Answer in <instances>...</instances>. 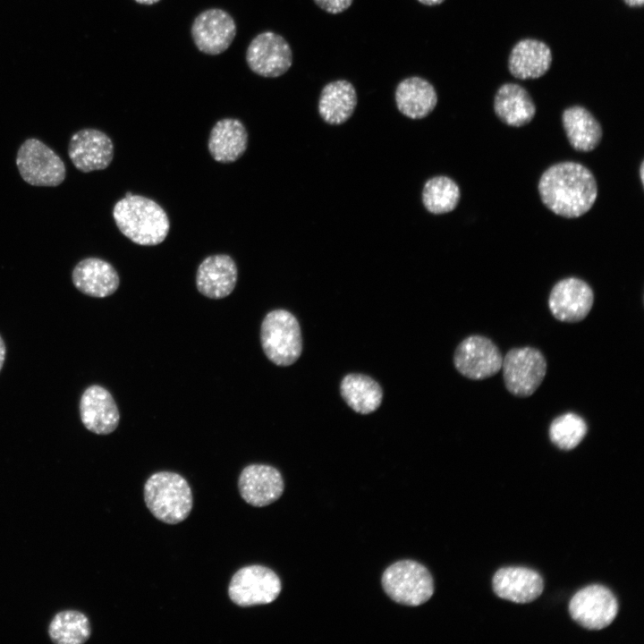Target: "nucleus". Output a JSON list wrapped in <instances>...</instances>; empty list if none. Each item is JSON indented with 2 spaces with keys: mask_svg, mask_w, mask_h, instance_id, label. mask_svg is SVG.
<instances>
[{
  "mask_svg": "<svg viewBox=\"0 0 644 644\" xmlns=\"http://www.w3.org/2000/svg\"><path fill=\"white\" fill-rule=\"evenodd\" d=\"M242 499L252 506H266L276 501L284 492V480L275 468L267 464H250L241 472L238 481Z\"/></svg>",
  "mask_w": 644,
  "mask_h": 644,
  "instance_id": "nucleus-15",
  "label": "nucleus"
},
{
  "mask_svg": "<svg viewBox=\"0 0 644 644\" xmlns=\"http://www.w3.org/2000/svg\"><path fill=\"white\" fill-rule=\"evenodd\" d=\"M68 155L73 165L83 173L106 169L114 157V144L105 132L82 129L70 139Z\"/></svg>",
  "mask_w": 644,
  "mask_h": 644,
  "instance_id": "nucleus-14",
  "label": "nucleus"
},
{
  "mask_svg": "<svg viewBox=\"0 0 644 644\" xmlns=\"http://www.w3.org/2000/svg\"><path fill=\"white\" fill-rule=\"evenodd\" d=\"M543 589L542 577L528 568H502L493 578V589L496 595L514 603L532 602L541 595Z\"/></svg>",
  "mask_w": 644,
  "mask_h": 644,
  "instance_id": "nucleus-18",
  "label": "nucleus"
},
{
  "mask_svg": "<svg viewBox=\"0 0 644 644\" xmlns=\"http://www.w3.org/2000/svg\"><path fill=\"white\" fill-rule=\"evenodd\" d=\"M453 360L461 375L471 380H483L501 370L503 355L490 338L472 335L457 345Z\"/></svg>",
  "mask_w": 644,
  "mask_h": 644,
  "instance_id": "nucleus-8",
  "label": "nucleus"
},
{
  "mask_svg": "<svg viewBox=\"0 0 644 644\" xmlns=\"http://www.w3.org/2000/svg\"><path fill=\"white\" fill-rule=\"evenodd\" d=\"M72 280L80 292L95 297L112 295L120 284L119 275L107 261L98 258H86L73 268Z\"/></svg>",
  "mask_w": 644,
  "mask_h": 644,
  "instance_id": "nucleus-19",
  "label": "nucleus"
},
{
  "mask_svg": "<svg viewBox=\"0 0 644 644\" xmlns=\"http://www.w3.org/2000/svg\"><path fill=\"white\" fill-rule=\"evenodd\" d=\"M191 36L198 49L216 55L225 52L236 36L233 18L225 10L211 8L201 12L193 21Z\"/></svg>",
  "mask_w": 644,
  "mask_h": 644,
  "instance_id": "nucleus-13",
  "label": "nucleus"
},
{
  "mask_svg": "<svg viewBox=\"0 0 644 644\" xmlns=\"http://www.w3.org/2000/svg\"><path fill=\"white\" fill-rule=\"evenodd\" d=\"M623 2L631 7H641L644 0H623Z\"/></svg>",
  "mask_w": 644,
  "mask_h": 644,
  "instance_id": "nucleus-33",
  "label": "nucleus"
},
{
  "mask_svg": "<svg viewBox=\"0 0 644 644\" xmlns=\"http://www.w3.org/2000/svg\"><path fill=\"white\" fill-rule=\"evenodd\" d=\"M282 585L271 569L262 565H249L238 570L229 583L228 595L240 606L266 605L279 596Z\"/></svg>",
  "mask_w": 644,
  "mask_h": 644,
  "instance_id": "nucleus-9",
  "label": "nucleus"
},
{
  "mask_svg": "<svg viewBox=\"0 0 644 644\" xmlns=\"http://www.w3.org/2000/svg\"><path fill=\"white\" fill-rule=\"evenodd\" d=\"M247 146V130L237 119H221L211 129L208 147L210 155L217 162H235L244 154Z\"/></svg>",
  "mask_w": 644,
  "mask_h": 644,
  "instance_id": "nucleus-22",
  "label": "nucleus"
},
{
  "mask_svg": "<svg viewBox=\"0 0 644 644\" xmlns=\"http://www.w3.org/2000/svg\"><path fill=\"white\" fill-rule=\"evenodd\" d=\"M594 292L589 284L578 277L558 281L548 296V308L553 317L565 323H578L587 318L594 304Z\"/></svg>",
  "mask_w": 644,
  "mask_h": 644,
  "instance_id": "nucleus-12",
  "label": "nucleus"
},
{
  "mask_svg": "<svg viewBox=\"0 0 644 644\" xmlns=\"http://www.w3.org/2000/svg\"><path fill=\"white\" fill-rule=\"evenodd\" d=\"M345 402L356 412L369 414L379 408L383 399L380 385L369 376L348 374L340 385Z\"/></svg>",
  "mask_w": 644,
  "mask_h": 644,
  "instance_id": "nucleus-26",
  "label": "nucleus"
},
{
  "mask_svg": "<svg viewBox=\"0 0 644 644\" xmlns=\"http://www.w3.org/2000/svg\"><path fill=\"white\" fill-rule=\"evenodd\" d=\"M91 634L88 617L74 610L56 614L48 626V635L56 644H82Z\"/></svg>",
  "mask_w": 644,
  "mask_h": 644,
  "instance_id": "nucleus-27",
  "label": "nucleus"
},
{
  "mask_svg": "<svg viewBox=\"0 0 644 644\" xmlns=\"http://www.w3.org/2000/svg\"><path fill=\"white\" fill-rule=\"evenodd\" d=\"M394 98L401 114L414 120L428 116L437 104L435 87L419 76H411L401 80L396 86Z\"/></svg>",
  "mask_w": 644,
  "mask_h": 644,
  "instance_id": "nucleus-21",
  "label": "nucleus"
},
{
  "mask_svg": "<svg viewBox=\"0 0 644 644\" xmlns=\"http://www.w3.org/2000/svg\"><path fill=\"white\" fill-rule=\"evenodd\" d=\"M461 191L450 177L437 175L428 179L422 190V202L426 209L435 215L453 211L458 205Z\"/></svg>",
  "mask_w": 644,
  "mask_h": 644,
  "instance_id": "nucleus-28",
  "label": "nucleus"
},
{
  "mask_svg": "<svg viewBox=\"0 0 644 644\" xmlns=\"http://www.w3.org/2000/svg\"><path fill=\"white\" fill-rule=\"evenodd\" d=\"M323 11L331 14H338L351 7L353 0H313Z\"/></svg>",
  "mask_w": 644,
  "mask_h": 644,
  "instance_id": "nucleus-30",
  "label": "nucleus"
},
{
  "mask_svg": "<svg viewBox=\"0 0 644 644\" xmlns=\"http://www.w3.org/2000/svg\"><path fill=\"white\" fill-rule=\"evenodd\" d=\"M144 499L150 513L168 524L184 521L192 508L190 485L183 477L171 471L156 472L148 479Z\"/></svg>",
  "mask_w": 644,
  "mask_h": 644,
  "instance_id": "nucleus-3",
  "label": "nucleus"
},
{
  "mask_svg": "<svg viewBox=\"0 0 644 644\" xmlns=\"http://www.w3.org/2000/svg\"><path fill=\"white\" fill-rule=\"evenodd\" d=\"M5 354H6L5 343H4L2 336L0 335V371L4 363Z\"/></svg>",
  "mask_w": 644,
  "mask_h": 644,
  "instance_id": "nucleus-31",
  "label": "nucleus"
},
{
  "mask_svg": "<svg viewBox=\"0 0 644 644\" xmlns=\"http://www.w3.org/2000/svg\"><path fill=\"white\" fill-rule=\"evenodd\" d=\"M113 217L120 232L139 245L161 243L170 229L169 218L160 205L131 192L115 203Z\"/></svg>",
  "mask_w": 644,
  "mask_h": 644,
  "instance_id": "nucleus-2",
  "label": "nucleus"
},
{
  "mask_svg": "<svg viewBox=\"0 0 644 644\" xmlns=\"http://www.w3.org/2000/svg\"><path fill=\"white\" fill-rule=\"evenodd\" d=\"M135 1H136L137 3H139V4H148V5H149V4H156V3L159 2L160 0H135Z\"/></svg>",
  "mask_w": 644,
  "mask_h": 644,
  "instance_id": "nucleus-34",
  "label": "nucleus"
},
{
  "mask_svg": "<svg viewBox=\"0 0 644 644\" xmlns=\"http://www.w3.org/2000/svg\"><path fill=\"white\" fill-rule=\"evenodd\" d=\"M569 612L572 618L582 627L602 630L615 619L618 605L608 589L601 585H591L572 597Z\"/></svg>",
  "mask_w": 644,
  "mask_h": 644,
  "instance_id": "nucleus-11",
  "label": "nucleus"
},
{
  "mask_svg": "<svg viewBox=\"0 0 644 644\" xmlns=\"http://www.w3.org/2000/svg\"><path fill=\"white\" fill-rule=\"evenodd\" d=\"M587 433L588 425L585 419L572 411L555 417L548 429L550 441L564 451L578 446Z\"/></svg>",
  "mask_w": 644,
  "mask_h": 644,
  "instance_id": "nucleus-29",
  "label": "nucleus"
},
{
  "mask_svg": "<svg viewBox=\"0 0 644 644\" xmlns=\"http://www.w3.org/2000/svg\"><path fill=\"white\" fill-rule=\"evenodd\" d=\"M419 3L428 5V6H434L441 4L445 0H417Z\"/></svg>",
  "mask_w": 644,
  "mask_h": 644,
  "instance_id": "nucleus-32",
  "label": "nucleus"
},
{
  "mask_svg": "<svg viewBox=\"0 0 644 644\" xmlns=\"http://www.w3.org/2000/svg\"><path fill=\"white\" fill-rule=\"evenodd\" d=\"M562 123L570 145L578 151L596 148L602 139V127L595 116L581 106L566 108Z\"/></svg>",
  "mask_w": 644,
  "mask_h": 644,
  "instance_id": "nucleus-25",
  "label": "nucleus"
},
{
  "mask_svg": "<svg viewBox=\"0 0 644 644\" xmlns=\"http://www.w3.org/2000/svg\"><path fill=\"white\" fill-rule=\"evenodd\" d=\"M382 586L394 601L411 606L424 604L434 593V582L428 570L411 560L390 565L382 576Z\"/></svg>",
  "mask_w": 644,
  "mask_h": 644,
  "instance_id": "nucleus-5",
  "label": "nucleus"
},
{
  "mask_svg": "<svg viewBox=\"0 0 644 644\" xmlns=\"http://www.w3.org/2000/svg\"><path fill=\"white\" fill-rule=\"evenodd\" d=\"M538 190L543 204L553 213L576 218L587 213L597 197V184L586 166L564 161L549 166L540 176Z\"/></svg>",
  "mask_w": 644,
  "mask_h": 644,
  "instance_id": "nucleus-1",
  "label": "nucleus"
},
{
  "mask_svg": "<svg viewBox=\"0 0 644 644\" xmlns=\"http://www.w3.org/2000/svg\"><path fill=\"white\" fill-rule=\"evenodd\" d=\"M501 369L506 390L513 396L525 398L532 395L544 381L547 363L538 349L517 347L503 357Z\"/></svg>",
  "mask_w": 644,
  "mask_h": 644,
  "instance_id": "nucleus-6",
  "label": "nucleus"
},
{
  "mask_svg": "<svg viewBox=\"0 0 644 644\" xmlns=\"http://www.w3.org/2000/svg\"><path fill=\"white\" fill-rule=\"evenodd\" d=\"M80 415L84 427L97 435L112 433L120 420L119 410L112 394L98 385L84 390L80 400Z\"/></svg>",
  "mask_w": 644,
  "mask_h": 644,
  "instance_id": "nucleus-16",
  "label": "nucleus"
},
{
  "mask_svg": "<svg viewBox=\"0 0 644 644\" xmlns=\"http://www.w3.org/2000/svg\"><path fill=\"white\" fill-rule=\"evenodd\" d=\"M552 60L551 49L545 42L536 38H524L512 48L508 68L515 78L537 79L546 74Z\"/></svg>",
  "mask_w": 644,
  "mask_h": 644,
  "instance_id": "nucleus-20",
  "label": "nucleus"
},
{
  "mask_svg": "<svg viewBox=\"0 0 644 644\" xmlns=\"http://www.w3.org/2000/svg\"><path fill=\"white\" fill-rule=\"evenodd\" d=\"M237 282V267L228 255L207 257L199 266L196 274L198 291L210 299L228 296Z\"/></svg>",
  "mask_w": 644,
  "mask_h": 644,
  "instance_id": "nucleus-17",
  "label": "nucleus"
},
{
  "mask_svg": "<svg viewBox=\"0 0 644 644\" xmlns=\"http://www.w3.org/2000/svg\"><path fill=\"white\" fill-rule=\"evenodd\" d=\"M16 165L23 181L34 186H57L64 181L66 174L62 158L36 138L21 143L17 152Z\"/></svg>",
  "mask_w": 644,
  "mask_h": 644,
  "instance_id": "nucleus-7",
  "label": "nucleus"
},
{
  "mask_svg": "<svg viewBox=\"0 0 644 644\" xmlns=\"http://www.w3.org/2000/svg\"><path fill=\"white\" fill-rule=\"evenodd\" d=\"M246 62L249 68L256 74L266 78H276L291 68L292 47L283 36L273 31H263L249 44Z\"/></svg>",
  "mask_w": 644,
  "mask_h": 644,
  "instance_id": "nucleus-10",
  "label": "nucleus"
},
{
  "mask_svg": "<svg viewBox=\"0 0 644 644\" xmlns=\"http://www.w3.org/2000/svg\"><path fill=\"white\" fill-rule=\"evenodd\" d=\"M494 110L504 123L513 127L530 123L536 114V106L530 93L521 85L512 82L498 88L494 98Z\"/></svg>",
  "mask_w": 644,
  "mask_h": 644,
  "instance_id": "nucleus-23",
  "label": "nucleus"
},
{
  "mask_svg": "<svg viewBox=\"0 0 644 644\" xmlns=\"http://www.w3.org/2000/svg\"><path fill=\"white\" fill-rule=\"evenodd\" d=\"M260 343L267 359L277 366H290L301 356V332L294 315L285 309L268 312L260 326Z\"/></svg>",
  "mask_w": 644,
  "mask_h": 644,
  "instance_id": "nucleus-4",
  "label": "nucleus"
},
{
  "mask_svg": "<svg viewBox=\"0 0 644 644\" xmlns=\"http://www.w3.org/2000/svg\"><path fill=\"white\" fill-rule=\"evenodd\" d=\"M358 103L357 92L347 80H336L324 86L318 98V113L328 124L340 125L348 121Z\"/></svg>",
  "mask_w": 644,
  "mask_h": 644,
  "instance_id": "nucleus-24",
  "label": "nucleus"
},
{
  "mask_svg": "<svg viewBox=\"0 0 644 644\" xmlns=\"http://www.w3.org/2000/svg\"><path fill=\"white\" fill-rule=\"evenodd\" d=\"M643 167H644V165H643V162H642L641 165H640V181H641L642 183H643V179H644V176H643V172H644V171H643Z\"/></svg>",
  "mask_w": 644,
  "mask_h": 644,
  "instance_id": "nucleus-35",
  "label": "nucleus"
}]
</instances>
